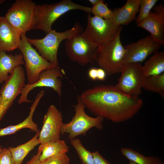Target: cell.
Wrapping results in <instances>:
<instances>
[{
  "mask_svg": "<svg viewBox=\"0 0 164 164\" xmlns=\"http://www.w3.org/2000/svg\"><path fill=\"white\" fill-rule=\"evenodd\" d=\"M85 108L96 116L114 123L132 118L141 109L139 97L127 95L115 86L101 85L87 89L80 96Z\"/></svg>",
  "mask_w": 164,
  "mask_h": 164,
  "instance_id": "cell-1",
  "label": "cell"
},
{
  "mask_svg": "<svg viewBox=\"0 0 164 164\" xmlns=\"http://www.w3.org/2000/svg\"><path fill=\"white\" fill-rule=\"evenodd\" d=\"M122 26L115 36L97 47L96 62L109 76L121 73L126 50L120 40Z\"/></svg>",
  "mask_w": 164,
  "mask_h": 164,
  "instance_id": "cell-2",
  "label": "cell"
},
{
  "mask_svg": "<svg viewBox=\"0 0 164 164\" xmlns=\"http://www.w3.org/2000/svg\"><path fill=\"white\" fill-rule=\"evenodd\" d=\"M91 8L75 3L71 0L36 5V19L32 29H40L47 34L52 29V27L56 20L67 12L79 10L89 14L91 13Z\"/></svg>",
  "mask_w": 164,
  "mask_h": 164,
  "instance_id": "cell-3",
  "label": "cell"
},
{
  "mask_svg": "<svg viewBox=\"0 0 164 164\" xmlns=\"http://www.w3.org/2000/svg\"><path fill=\"white\" fill-rule=\"evenodd\" d=\"M83 28L76 23L71 28L64 32H59L52 29L46 36L41 39H32L27 37L29 42L35 46L39 53L45 59L60 68L57 59L59 46L62 41L82 33Z\"/></svg>",
  "mask_w": 164,
  "mask_h": 164,
  "instance_id": "cell-4",
  "label": "cell"
},
{
  "mask_svg": "<svg viewBox=\"0 0 164 164\" xmlns=\"http://www.w3.org/2000/svg\"><path fill=\"white\" fill-rule=\"evenodd\" d=\"M85 107L78 96L77 103L74 106L75 114L71 120L67 123H63L61 129V134H67L68 138L74 139L79 135H85L90 129L95 127L102 129L104 119L101 117H92L85 112Z\"/></svg>",
  "mask_w": 164,
  "mask_h": 164,
  "instance_id": "cell-5",
  "label": "cell"
},
{
  "mask_svg": "<svg viewBox=\"0 0 164 164\" xmlns=\"http://www.w3.org/2000/svg\"><path fill=\"white\" fill-rule=\"evenodd\" d=\"M36 13V5L32 0H16L4 17L21 36L32 29Z\"/></svg>",
  "mask_w": 164,
  "mask_h": 164,
  "instance_id": "cell-6",
  "label": "cell"
},
{
  "mask_svg": "<svg viewBox=\"0 0 164 164\" xmlns=\"http://www.w3.org/2000/svg\"><path fill=\"white\" fill-rule=\"evenodd\" d=\"M122 26L99 17L87 15V24L81 33L93 45L97 47L113 38Z\"/></svg>",
  "mask_w": 164,
  "mask_h": 164,
  "instance_id": "cell-7",
  "label": "cell"
},
{
  "mask_svg": "<svg viewBox=\"0 0 164 164\" xmlns=\"http://www.w3.org/2000/svg\"><path fill=\"white\" fill-rule=\"evenodd\" d=\"M21 42L18 49L21 52L25 63L27 84H31L38 80L42 72L55 67L33 48L28 41L26 34L21 35Z\"/></svg>",
  "mask_w": 164,
  "mask_h": 164,
  "instance_id": "cell-8",
  "label": "cell"
},
{
  "mask_svg": "<svg viewBox=\"0 0 164 164\" xmlns=\"http://www.w3.org/2000/svg\"><path fill=\"white\" fill-rule=\"evenodd\" d=\"M141 63L124 65L118 83L115 86L118 90L127 95L139 97L146 77Z\"/></svg>",
  "mask_w": 164,
  "mask_h": 164,
  "instance_id": "cell-9",
  "label": "cell"
},
{
  "mask_svg": "<svg viewBox=\"0 0 164 164\" xmlns=\"http://www.w3.org/2000/svg\"><path fill=\"white\" fill-rule=\"evenodd\" d=\"M65 48L72 61L82 66L96 62L97 47L93 45L81 33L65 40Z\"/></svg>",
  "mask_w": 164,
  "mask_h": 164,
  "instance_id": "cell-10",
  "label": "cell"
},
{
  "mask_svg": "<svg viewBox=\"0 0 164 164\" xmlns=\"http://www.w3.org/2000/svg\"><path fill=\"white\" fill-rule=\"evenodd\" d=\"M24 71L20 66L15 69L0 90V121L12 105L14 100L21 94L25 85Z\"/></svg>",
  "mask_w": 164,
  "mask_h": 164,
  "instance_id": "cell-11",
  "label": "cell"
},
{
  "mask_svg": "<svg viewBox=\"0 0 164 164\" xmlns=\"http://www.w3.org/2000/svg\"><path fill=\"white\" fill-rule=\"evenodd\" d=\"M64 74L63 70L60 67H55L43 71L40 74L39 79L36 82L31 84H25L18 101V103L32 102L28 99L27 95L31 91L37 87H50L57 93L60 97L62 94L61 79Z\"/></svg>",
  "mask_w": 164,
  "mask_h": 164,
  "instance_id": "cell-12",
  "label": "cell"
},
{
  "mask_svg": "<svg viewBox=\"0 0 164 164\" xmlns=\"http://www.w3.org/2000/svg\"><path fill=\"white\" fill-rule=\"evenodd\" d=\"M63 123L61 112L54 105H50L43 118L42 127L38 138L39 144L60 139Z\"/></svg>",
  "mask_w": 164,
  "mask_h": 164,
  "instance_id": "cell-13",
  "label": "cell"
},
{
  "mask_svg": "<svg viewBox=\"0 0 164 164\" xmlns=\"http://www.w3.org/2000/svg\"><path fill=\"white\" fill-rule=\"evenodd\" d=\"M160 46L150 35L125 46L126 53L124 65L131 63H142L149 56L158 52Z\"/></svg>",
  "mask_w": 164,
  "mask_h": 164,
  "instance_id": "cell-14",
  "label": "cell"
},
{
  "mask_svg": "<svg viewBox=\"0 0 164 164\" xmlns=\"http://www.w3.org/2000/svg\"><path fill=\"white\" fill-rule=\"evenodd\" d=\"M21 37L4 17H0V51H12L18 48Z\"/></svg>",
  "mask_w": 164,
  "mask_h": 164,
  "instance_id": "cell-15",
  "label": "cell"
},
{
  "mask_svg": "<svg viewBox=\"0 0 164 164\" xmlns=\"http://www.w3.org/2000/svg\"><path fill=\"white\" fill-rule=\"evenodd\" d=\"M136 26L149 32L153 39L160 45L164 44V19L154 12Z\"/></svg>",
  "mask_w": 164,
  "mask_h": 164,
  "instance_id": "cell-16",
  "label": "cell"
},
{
  "mask_svg": "<svg viewBox=\"0 0 164 164\" xmlns=\"http://www.w3.org/2000/svg\"><path fill=\"white\" fill-rule=\"evenodd\" d=\"M140 0H128L122 7L114 9L111 20L116 25H126L135 19L139 11Z\"/></svg>",
  "mask_w": 164,
  "mask_h": 164,
  "instance_id": "cell-17",
  "label": "cell"
},
{
  "mask_svg": "<svg viewBox=\"0 0 164 164\" xmlns=\"http://www.w3.org/2000/svg\"><path fill=\"white\" fill-rule=\"evenodd\" d=\"M45 94V91L41 90L37 94L35 101L30 107V111L28 117L22 122L15 125L9 126L0 129V137L9 135L15 133L21 129L28 128L36 133L40 131L38 126L32 119L33 116L36 109L41 98Z\"/></svg>",
  "mask_w": 164,
  "mask_h": 164,
  "instance_id": "cell-18",
  "label": "cell"
},
{
  "mask_svg": "<svg viewBox=\"0 0 164 164\" xmlns=\"http://www.w3.org/2000/svg\"><path fill=\"white\" fill-rule=\"evenodd\" d=\"M24 64L21 53L13 55L0 51V84L6 81L16 69Z\"/></svg>",
  "mask_w": 164,
  "mask_h": 164,
  "instance_id": "cell-19",
  "label": "cell"
},
{
  "mask_svg": "<svg viewBox=\"0 0 164 164\" xmlns=\"http://www.w3.org/2000/svg\"><path fill=\"white\" fill-rule=\"evenodd\" d=\"M38 149L41 151L40 160L43 162L51 157L67 152L69 147L63 140L50 142L40 144Z\"/></svg>",
  "mask_w": 164,
  "mask_h": 164,
  "instance_id": "cell-20",
  "label": "cell"
},
{
  "mask_svg": "<svg viewBox=\"0 0 164 164\" xmlns=\"http://www.w3.org/2000/svg\"><path fill=\"white\" fill-rule=\"evenodd\" d=\"M39 132L36 133L35 136L30 140L16 147H9V151L15 164H22L24 159L29 153L35 146L39 144L38 138Z\"/></svg>",
  "mask_w": 164,
  "mask_h": 164,
  "instance_id": "cell-21",
  "label": "cell"
},
{
  "mask_svg": "<svg viewBox=\"0 0 164 164\" xmlns=\"http://www.w3.org/2000/svg\"><path fill=\"white\" fill-rule=\"evenodd\" d=\"M146 77L164 73V52L158 51L152 55L142 66Z\"/></svg>",
  "mask_w": 164,
  "mask_h": 164,
  "instance_id": "cell-22",
  "label": "cell"
},
{
  "mask_svg": "<svg viewBox=\"0 0 164 164\" xmlns=\"http://www.w3.org/2000/svg\"><path fill=\"white\" fill-rule=\"evenodd\" d=\"M121 154L126 158L137 164H158L160 160L158 158L145 156L132 149L122 147L121 148Z\"/></svg>",
  "mask_w": 164,
  "mask_h": 164,
  "instance_id": "cell-23",
  "label": "cell"
},
{
  "mask_svg": "<svg viewBox=\"0 0 164 164\" xmlns=\"http://www.w3.org/2000/svg\"><path fill=\"white\" fill-rule=\"evenodd\" d=\"M142 88L159 94L164 97V73L160 74L145 77Z\"/></svg>",
  "mask_w": 164,
  "mask_h": 164,
  "instance_id": "cell-24",
  "label": "cell"
},
{
  "mask_svg": "<svg viewBox=\"0 0 164 164\" xmlns=\"http://www.w3.org/2000/svg\"><path fill=\"white\" fill-rule=\"evenodd\" d=\"M71 144L76 150L82 164H95L92 152L87 150L78 138L70 139Z\"/></svg>",
  "mask_w": 164,
  "mask_h": 164,
  "instance_id": "cell-25",
  "label": "cell"
},
{
  "mask_svg": "<svg viewBox=\"0 0 164 164\" xmlns=\"http://www.w3.org/2000/svg\"><path fill=\"white\" fill-rule=\"evenodd\" d=\"M158 0H140L139 14L136 18L137 25L141 23L149 15Z\"/></svg>",
  "mask_w": 164,
  "mask_h": 164,
  "instance_id": "cell-26",
  "label": "cell"
},
{
  "mask_svg": "<svg viewBox=\"0 0 164 164\" xmlns=\"http://www.w3.org/2000/svg\"><path fill=\"white\" fill-rule=\"evenodd\" d=\"M102 0L99 3L92 7L91 13L104 19L111 21L112 17V11L109 9L106 4Z\"/></svg>",
  "mask_w": 164,
  "mask_h": 164,
  "instance_id": "cell-27",
  "label": "cell"
},
{
  "mask_svg": "<svg viewBox=\"0 0 164 164\" xmlns=\"http://www.w3.org/2000/svg\"><path fill=\"white\" fill-rule=\"evenodd\" d=\"M70 159L66 153L50 158L42 162L43 164H69Z\"/></svg>",
  "mask_w": 164,
  "mask_h": 164,
  "instance_id": "cell-28",
  "label": "cell"
},
{
  "mask_svg": "<svg viewBox=\"0 0 164 164\" xmlns=\"http://www.w3.org/2000/svg\"><path fill=\"white\" fill-rule=\"evenodd\" d=\"M0 164H15L10 152L8 148L2 149L0 152Z\"/></svg>",
  "mask_w": 164,
  "mask_h": 164,
  "instance_id": "cell-29",
  "label": "cell"
},
{
  "mask_svg": "<svg viewBox=\"0 0 164 164\" xmlns=\"http://www.w3.org/2000/svg\"><path fill=\"white\" fill-rule=\"evenodd\" d=\"M95 164H111L104 158L97 151L92 152Z\"/></svg>",
  "mask_w": 164,
  "mask_h": 164,
  "instance_id": "cell-30",
  "label": "cell"
},
{
  "mask_svg": "<svg viewBox=\"0 0 164 164\" xmlns=\"http://www.w3.org/2000/svg\"><path fill=\"white\" fill-rule=\"evenodd\" d=\"M41 152L40 150L38 149L36 154L34 155L26 164H43L42 162L40 160V156Z\"/></svg>",
  "mask_w": 164,
  "mask_h": 164,
  "instance_id": "cell-31",
  "label": "cell"
},
{
  "mask_svg": "<svg viewBox=\"0 0 164 164\" xmlns=\"http://www.w3.org/2000/svg\"><path fill=\"white\" fill-rule=\"evenodd\" d=\"M153 11L155 13L164 19V6L162 4H159L154 7Z\"/></svg>",
  "mask_w": 164,
  "mask_h": 164,
  "instance_id": "cell-32",
  "label": "cell"
},
{
  "mask_svg": "<svg viewBox=\"0 0 164 164\" xmlns=\"http://www.w3.org/2000/svg\"><path fill=\"white\" fill-rule=\"evenodd\" d=\"M106 75V73L103 69L101 68H97V80H104Z\"/></svg>",
  "mask_w": 164,
  "mask_h": 164,
  "instance_id": "cell-33",
  "label": "cell"
},
{
  "mask_svg": "<svg viewBox=\"0 0 164 164\" xmlns=\"http://www.w3.org/2000/svg\"><path fill=\"white\" fill-rule=\"evenodd\" d=\"M89 77L93 80H97V68H93L90 69L88 71Z\"/></svg>",
  "mask_w": 164,
  "mask_h": 164,
  "instance_id": "cell-34",
  "label": "cell"
},
{
  "mask_svg": "<svg viewBox=\"0 0 164 164\" xmlns=\"http://www.w3.org/2000/svg\"><path fill=\"white\" fill-rule=\"evenodd\" d=\"M102 0H89L88 1L94 6L101 2Z\"/></svg>",
  "mask_w": 164,
  "mask_h": 164,
  "instance_id": "cell-35",
  "label": "cell"
},
{
  "mask_svg": "<svg viewBox=\"0 0 164 164\" xmlns=\"http://www.w3.org/2000/svg\"><path fill=\"white\" fill-rule=\"evenodd\" d=\"M129 164H137L131 161H129Z\"/></svg>",
  "mask_w": 164,
  "mask_h": 164,
  "instance_id": "cell-36",
  "label": "cell"
},
{
  "mask_svg": "<svg viewBox=\"0 0 164 164\" xmlns=\"http://www.w3.org/2000/svg\"><path fill=\"white\" fill-rule=\"evenodd\" d=\"M5 1V0H0V4L3 3Z\"/></svg>",
  "mask_w": 164,
  "mask_h": 164,
  "instance_id": "cell-37",
  "label": "cell"
},
{
  "mask_svg": "<svg viewBox=\"0 0 164 164\" xmlns=\"http://www.w3.org/2000/svg\"><path fill=\"white\" fill-rule=\"evenodd\" d=\"M158 164H163V163L160 160V161H159V162L158 163Z\"/></svg>",
  "mask_w": 164,
  "mask_h": 164,
  "instance_id": "cell-38",
  "label": "cell"
},
{
  "mask_svg": "<svg viewBox=\"0 0 164 164\" xmlns=\"http://www.w3.org/2000/svg\"><path fill=\"white\" fill-rule=\"evenodd\" d=\"M2 149V146L0 147V152L1 151Z\"/></svg>",
  "mask_w": 164,
  "mask_h": 164,
  "instance_id": "cell-39",
  "label": "cell"
}]
</instances>
